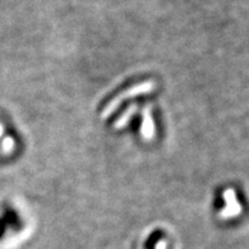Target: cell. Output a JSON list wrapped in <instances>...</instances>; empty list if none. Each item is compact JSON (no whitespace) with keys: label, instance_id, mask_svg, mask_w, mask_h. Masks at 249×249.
<instances>
[{"label":"cell","instance_id":"obj_1","mask_svg":"<svg viewBox=\"0 0 249 249\" xmlns=\"http://www.w3.org/2000/svg\"><path fill=\"white\" fill-rule=\"evenodd\" d=\"M155 88V84L152 81H145V82H141L138 85H133L132 88L126 89L124 91H120L119 94L115 95L114 98H111L110 100L107 101V104L104 105V109L101 111V117L105 118L107 117L109 114L113 111V109L115 107H118L120 101L123 100L125 98H129V96H134V95L142 94V92H148L151 91L152 89Z\"/></svg>","mask_w":249,"mask_h":249},{"label":"cell","instance_id":"obj_2","mask_svg":"<svg viewBox=\"0 0 249 249\" xmlns=\"http://www.w3.org/2000/svg\"><path fill=\"white\" fill-rule=\"evenodd\" d=\"M0 133H1V128H0Z\"/></svg>","mask_w":249,"mask_h":249}]
</instances>
